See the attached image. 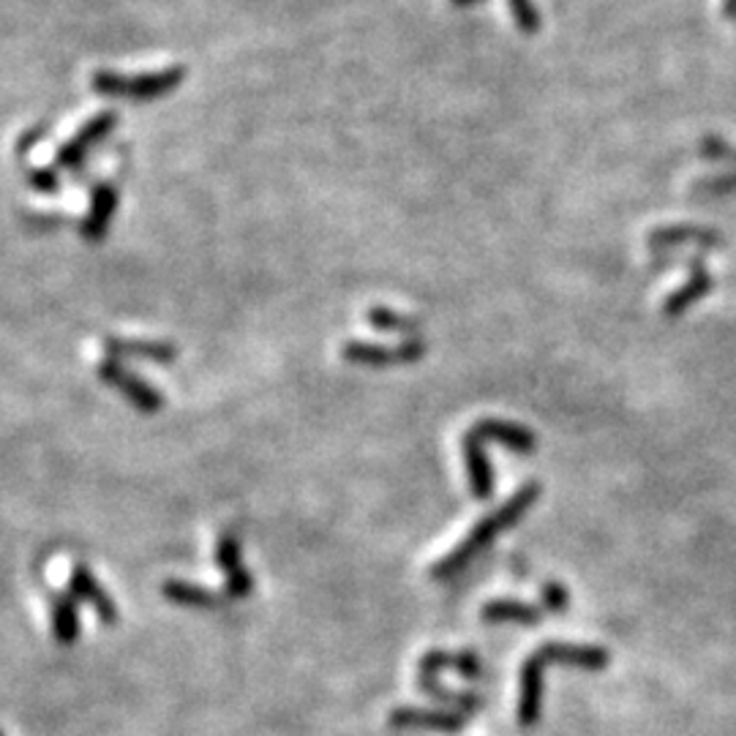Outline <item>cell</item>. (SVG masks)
Here are the masks:
<instances>
[{
	"label": "cell",
	"instance_id": "obj_1",
	"mask_svg": "<svg viewBox=\"0 0 736 736\" xmlns=\"http://www.w3.org/2000/svg\"><path fill=\"white\" fill-rule=\"evenodd\" d=\"M537 497H541V483L521 486V489L505 502V505H500L494 513H489L486 519H480L478 524L472 526V532L463 537L454 552H448L442 559L437 562V565H431L428 576H431L434 582H448V578H454L456 573H461L463 567L472 565V562L478 559V556L483 554L486 548H489L491 543L502 535V532L510 530V526H515L521 519H524V513L535 505Z\"/></svg>",
	"mask_w": 736,
	"mask_h": 736
},
{
	"label": "cell",
	"instance_id": "obj_2",
	"mask_svg": "<svg viewBox=\"0 0 736 736\" xmlns=\"http://www.w3.org/2000/svg\"><path fill=\"white\" fill-rule=\"evenodd\" d=\"M183 79L181 68H167V72L142 74V77H118V74L98 72L93 74V90L107 93V96H126L131 102H148V98L161 96V93L178 88Z\"/></svg>",
	"mask_w": 736,
	"mask_h": 736
},
{
	"label": "cell",
	"instance_id": "obj_3",
	"mask_svg": "<svg viewBox=\"0 0 736 736\" xmlns=\"http://www.w3.org/2000/svg\"><path fill=\"white\" fill-rule=\"evenodd\" d=\"M346 363H355V366H409L417 363L426 355V344L420 339H407L398 346H380V344H366V341H350L341 350Z\"/></svg>",
	"mask_w": 736,
	"mask_h": 736
},
{
	"label": "cell",
	"instance_id": "obj_4",
	"mask_svg": "<svg viewBox=\"0 0 736 736\" xmlns=\"http://www.w3.org/2000/svg\"><path fill=\"white\" fill-rule=\"evenodd\" d=\"M96 371L109 387H115V391L124 393V396L129 398V402L139 409V413L153 415V413H159L161 407H164V398H161V393L153 391V387H150L148 382L142 380V376L131 374V371L126 369L120 361H113V358H107V361H104Z\"/></svg>",
	"mask_w": 736,
	"mask_h": 736
},
{
	"label": "cell",
	"instance_id": "obj_5",
	"mask_svg": "<svg viewBox=\"0 0 736 736\" xmlns=\"http://www.w3.org/2000/svg\"><path fill=\"white\" fill-rule=\"evenodd\" d=\"M68 593H72L79 602H88L107 628L118 625V617H120L118 606H115V600L109 598L107 589L98 584V578L93 576L90 567L83 565V562L72 565V570H68Z\"/></svg>",
	"mask_w": 736,
	"mask_h": 736
},
{
	"label": "cell",
	"instance_id": "obj_6",
	"mask_svg": "<svg viewBox=\"0 0 736 736\" xmlns=\"http://www.w3.org/2000/svg\"><path fill=\"white\" fill-rule=\"evenodd\" d=\"M216 562L224 570V576H227V584H224V598L232 602V600L248 598V595L254 593V576L246 570V567H243L241 541H237L232 532H224V535L218 537Z\"/></svg>",
	"mask_w": 736,
	"mask_h": 736
},
{
	"label": "cell",
	"instance_id": "obj_7",
	"mask_svg": "<svg viewBox=\"0 0 736 736\" xmlns=\"http://www.w3.org/2000/svg\"><path fill=\"white\" fill-rule=\"evenodd\" d=\"M543 671H546V663L537 658L535 652L524 660L521 665V693H519V726L521 728H532L537 726L541 721V710H543Z\"/></svg>",
	"mask_w": 736,
	"mask_h": 736
},
{
	"label": "cell",
	"instance_id": "obj_8",
	"mask_svg": "<svg viewBox=\"0 0 736 736\" xmlns=\"http://www.w3.org/2000/svg\"><path fill=\"white\" fill-rule=\"evenodd\" d=\"M535 654L546 665L559 663L582 671H602L608 665V652L602 647L570 644V641H546L541 649H535Z\"/></svg>",
	"mask_w": 736,
	"mask_h": 736
},
{
	"label": "cell",
	"instance_id": "obj_9",
	"mask_svg": "<svg viewBox=\"0 0 736 736\" xmlns=\"http://www.w3.org/2000/svg\"><path fill=\"white\" fill-rule=\"evenodd\" d=\"M113 126H115L113 113H102V115H96V118H90L88 124L79 129V135H74L61 150H57V156H55L57 170H74V167L83 164L85 153H88L98 139L107 137L109 131H113Z\"/></svg>",
	"mask_w": 736,
	"mask_h": 736
},
{
	"label": "cell",
	"instance_id": "obj_10",
	"mask_svg": "<svg viewBox=\"0 0 736 736\" xmlns=\"http://www.w3.org/2000/svg\"><path fill=\"white\" fill-rule=\"evenodd\" d=\"M393 728H434L442 734L461 732L467 715L463 712H448V710H415V706H396L391 712Z\"/></svg>",
	"mask_w": 736,
	"mask_h": 736
},
{
	"label": "cell",
	"instance_id": "obj_11",
	"mask_svg": "<svg viewBox=\"0 0 736 736\" xmlns=\"http://www.w3.org/2000/svg\"><path fill=\"white\" fill-rule=\"evenodd\" d=\"M104 352L113 361H126V358H139V361L150 363H175L178 350L167 341H142V339H118V335H107L104 339Z\"/></svg>",
	"mask_w": 736,
	"mask_h": 736
},
{
	"label": "cell",
	"instance_id": "obj_12",
	"mask_svg": "<svg viewBox=\"0 0 736 736\" xmlns=\"http://www.w3.org/2000/svg\"><path fill=\"white\" fill-rule=\"evenodd\" d=\"M469 431L480 439H494V442H502L508 450L519 456H532L537 450V437L532 431H526L524 426L519 423H508V420H478Z\"/></svg>",
	"mask_w": 736,
	"mask_h": 736
},
{
	"label": "cell",
	"instance_id": "obj_13",
	"mask_svg": "<svg viewBox=\"0 0 736 736\" xmlns=\"http://www.w3.org/2000/svg\"><path fill=\"white\" fill-rule=\"evenodd\" d=\"M118 207V189L113 183H96L90 191V211L79 224L85 241H102Z\"/></svg>",
	"mask_w": 736,
	"mask_h": 736
},
{
	"label": "cell",
	"instance_id": "obj_14",
	"mask_svg": "<svg viewBox=\"0 0 736 736\" xmlns=\"http://www.w3.org/2000/svg\"><path fill=\"white\" fill-rule=\"evenodd\" d=\"M463 463H467V474L472 480L474 500H489L494 494V472H491V461L486 456L483 442L474 434H463L461 439Z\"/></svg>",
	"mask_w": 736,
	"mask_h": 736
},
{
	"label": "cell",
	"instance_id": "obj_15",
	"mask_svg": "<svg viewBox=\"0 0 736 736\" xmlns=\"http://www.w3.org/2000/svg\"><path fill=\"white\" fill-rule=\"evenodd\" d=\"M52 611V636L57 644L72 647L83 633V622H79V600L72 593H55L50 602Z\"/></svg>",
	"mask_w": 736,
	"mask_h": 736
},
{
	"label": "cell",
	"instance_id": "obj_16",
	"mask_svg": "<svg viewBox=\"0 0 736 736\" xmlns=\"http://www.w3.org/2000/svg\"><path fill=\"white\" fill-rule=\"evenodd\" d=\"M546 608L532 606V602L521 600H491L486 602L480 617L489 625H521V628H535L543 619Z\"/></svg>",
	"mask_w": 736,
	"mask_h": 736
},
{
	"label": "cell",
	"instance_id": "obj_17",
	"mask_svg": "<svg viewBox=\"0 0 736 736\" xmlns=\"http://www.w3.org/2000/svg\"><path fill=\"white\" fill-rule=\"evenodd\" d=\"M442 669H454L459 674L469 676V680H480L483 676V663H480L478 654L472 652H442V649H434V652L423 654L417 671H431L439 674Z\"/></svg>",
	"mask_w": 736,
	"mask_h": 736
},
{
	"label": "cell",
	"instance_id": "obj_18",
	"mask_svg": "<svg viewBox=\"0 0 736 736\" xmlns=\"http://www.w3.org/2000/svg\"><path fill=\"white\" fill-rule=\"evenodd\" d=\"M161 593H164L167 600L178 602V606H189V608H222L230 602L224 595L211 593V589H205V587H196V584L181 582V578H170V582H164Z\"/></svg>",
	"mask_w": 736,
	"mask_h": 736
},
{
	"label": "cell",
	"instance_id": "obj_19",
	"mask_svg": "<svg viewBox=\"0 0 736 736\" xmlns=\"http://www.w3.org/2000/svg\"><path fill=\"white\" fill-rule=\"evenodd\" d=\"M417 687H420L426 695H431L434 701H439V704L459 706L463 715H469V712H474L483 706V698H480V695L445 691V685L437 680V674H431V671H417Z\"/></svg>",
	"mask_w": 736,
	"mask_h": 736
},
{
	"label": "cell",
	"instance_id": "obj_20",
	"mask_svg": "<svg viewBox=\"0 0 736 736\" xmlns=\"http://www.w3.org/2000/svg\"><path fill=\"white\" fill-rule=\"evenodd\" d=\"M710 287H712L710 276L704 274V268H701L698 259H693V278H691V284H687V287H682L680 292H676L674 298H671L669 303H665V314H671V317L680 314L682 309H687V306H691L693 300H698L701 295H704Z\"/></svg>",
	"mask_w": 736,
	"mask_h": 736
},
{
	"label": "cell",
	"instance_id": "obj_21",
	"mask_svg": "<svg viewBox=\"0 0 736 736\" xmlns=\"http://www.w3.org/2000/svg\"><path fill=\"white\" fill-rule=\"evenodd\" d=\"M369 322L376 330H391V333H404L407 339H417L420 335V322L409 314H398L393 309H371Z\"/></svg>",
	"mask_w": 736,
	"mask_h": 736
},
{
	"label": "cell",
	"instance_id": "obj_22",
	"mask_svg": "<svg viewBox=\"0 0 736 736\" xmlns=\"http://www.w3.org/2000/svg\"><path fill=\"white\" fill-rule=\"evenodd\" d=\"M680 241H715V235L712 232H701L695 227H671V230H658L652 232V237H649V246L652 248H660V246H671V243H680Z\"/></svg>",
	"mask_w": 736,
	"mask_h": 736
},
{
	"label": "cell",
	"instance_id": "obj_23",
	"mask_svg": "<svg viewBox=\"0 0 736 736\" xmlns=\"http://www.w3.org/2000/svg\"><path fill=\"white\" fill-rule=\"evenodd\" d=\"M541 606L546 608V611H554V614H562L567 608V600H570V595H567V589L562 587V584L556 582H546L541 589Z\"/></svg>",
	"mask_w": 736,
	"mask_h": 736
},
{
	"label": "cell",
	"instance_id": "obj_24",
	"mask_svg": "<svg viewBox=\"0 0 736 736\" xmlns=\"http://www.w3.org/2000/svg\"><path fill=\"white\" fill-rule=\"evenodd\" d=\"M28 181H31L33 189L44 191V194H55V191L61 189V185H57L61 183V178H57L55 167H50V170H33Z\"/></svg>",
	"mask_w": 736,
	"mask_h": 736
},
{
	"label": "cell",
	"instance_id": "obj_25",
	"mask_svg": "<svg viewBox=\"0 0 736 736\" xmlns=\"http://www.w3.org/2000/svg\"><path fill=\"white\" fill-rule=\"evenodd\" d=\"M0 736H3V732H0Z\"/></svg>",
	"mask_w": 736,
	"mask_h": 736
}]
</instances>
